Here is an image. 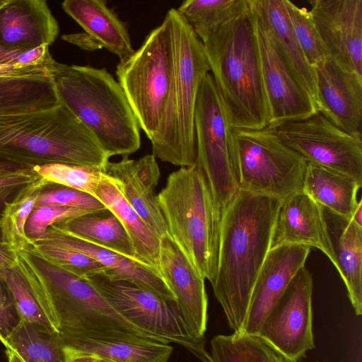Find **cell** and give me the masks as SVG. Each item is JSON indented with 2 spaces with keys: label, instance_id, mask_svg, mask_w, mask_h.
Returning <instances> with one entry per match:
<instances>
[{
  "label": "cell",
  "instance_id": "cell-36",
  "mask_svg": "<svg viewBox=\"0 0 362 362\" xmlns=\"http://www.w3.org/2000/svg\"><path fill=\"white\" fill-rule=\"evenodd\" d=\"M49 183L64 185L94 197L105 173L102 170L65 163H49L32 168Z\"/></svg>",
  "mask_w": 362,
  "mask_h": 362
},
{
  "label": "cell",
  "instance_id": "cell-46",
  "mask_svg": "<svg viewBox=\"0 0 362 362\" xmlns=\"http://www.w3.org/2000/svg\"><path fill=\"white\" fill-rule=\"evenodd\" d=\"M17 260L18 251L0 240V271L15 266Z\"/></svg>",
  "mask_w": 362,
  "mask_h": 362
},
{
  "label": "cell",
  "instance_id": "cell-14",
  "mask_svg": "<svg viewBox=\"0 0 362 362\" xmlns=\"http://www.w3.org/2000/svg\"><path fill=\"white\" fill-rule=\"evenodd\" d=\"M249 2L268 106L269 125L304 119L317 112L315 100L299 80L250 0Z\"/></svg>",
  "mask_w": 362,
  "mask_h": 362
},
{
  "label": "cell",
  "instance_id": "cell-48",
  "mask_svg": "<svg viewBox=\"0 0 362 362\" xmlns=\"http://www.w3.org/2000/svg\"><path fill=\"white\" fill-rule=\"evenodd\" d=\"M20 187H8L0 188V209L3 207L5 202L10 200L16 194Z\"/></svg>",
  "mask_w": 362,
  "mask_h": 362
},
{
  "label": "cell",
  "instance_id": "cell-20",
  "mask_svg": "<svg viewBox=\"0 0 362 362\" xmlns=\"http://www.w3.org/2000/svg\"><path fill=\"white\" fill-rule=\"evenodd\" d=\"M282 244L317 248L337 268L324 208L303 190L284 199L280 207L272 247Z\"/></svg>",
  "mask_w": 362,
  "mask_h": 362
},
{
  "label": "cell",
  "instance_id": "cell-49",
  "mask_svg": "<svg viewBox=\"0 0 362 362\" xmlns=\"http://www.w3.org/2000/svg\"><path fill=\"white\" fill-rule=\"evenodd\" d=\"M362 201L360 200L358 203V205L354 211L351 219L356 224L360 226H362Z\"/></svg>",
  "mask_w": 362,
  "mask_h": 362
},
{
  "label": "cell",
  "instance_id": "cell-42",
  "mask_svg": "<svg viewBox=\"0 0 362 362\" xmlns=\"http://www.w3.org/2000/svg\"><path fill=\"white\" fill-rule=\"evenodd\" d=\"M54 60L47 64H33L28 65L1 64L0 76L23 77L51 74Z\"/></svg>",
  "mask_w": 362,
  "mask_h": 362
},
{
  "label": "cell",
  "instance_id": "cell-32",
  "mask_svg": "<svg viewBox=\"0 0 362 362\" xmlns=\"http://www.w3.org/2000/svg\"><path fill=\"white\" fill-rule=\"evenodd\" d=\"M3 344L23 362H65L59 332L35 322L22 320Z\"/></svg>",
  "mask_w": 362,
  "mask_h": 362
},
{
  "label": "cell",
  "instance_id": "cell-34",
  "mask_svg": "<svg viewBox=\"0 0 362 362\" xmlns=\"http://www.w3.org/2000/svg\"><path fill=\"white\" fill-rule=\"evenodd\" d=\"M49 183L39 177L19 188L4 203L0 214L1 240L17 251L28 249L31 241L25 233V224L42 189Z\"/></svg>",
  "mask_w": 362,
  "mask_h": 362
},
{
  "label": "cell",
  "instance_id": "cell-39",
  "mask_svg": "<svg viewBox=\"0 0 362 362\" xmlns=\"http://www.w3.org/2000/svg\"><path fill=\"white\" fill-rule=\"evenodd\" d=\"M90 211L86 209L54 204L35 206L25 224V233L31 243L44 238L53 224Z\"/></svg>",
  "mask_w": 362,
  "mask_h": 362
},
{
  "label": "cell",
  "instance_id": "cell-7",
  "mask_svg": "<svg viewBox=\"0 0 362 362\" xmlns=\"http://www.w3.org/2000/svg\"><path fill=\"white\" fill-rule=\"evenodd\" d=\"M156 197L169 235L211 284L218 269L221 219L202 169L196 163L171 173Z\"/></svg>",
  "mask_w": 362,
  "mask_h": 362
},
{
  "label": "cell",
  "instance_id": "cell-8",
  "mask_svg": "<svg viewBox=\"0 0 362 362\" xmlns=\"http://www.w3.org/2000/svg\"><path fill=\"white\" fill-rule=\"evenodd\" d=\"M196 163L206 179L220 219L240 189L231 127L212 74L204 78L194 110Z\"/></svg>",
  "mask_w": 362,
  "mask_h": 362
},
{
  "label": "cell",
  "instance_id": "cell-35",
  "mask_svg": "<svg viewBox=\"0 0 362 362\" xmlns=\"http://www.w3.org/2000/svg\"><path fill=\"white\" fill-rule=\"evenodd\" d=\"M211 362H288L258 334L233 332L211 340Z\"/></svg>",
  "mask_w": 362,
  "mask_h": 362
},
{
  "label": "cell",
  "instance_id": "cell-18",
  "mask_svg": "<svg viewBox=\"0 0 362 362\" xmlns=\"http://www.w3.org/2000/svg\"><path fill=\"white\" fill-rule=\"evenodd\" d=\"M315 71L318 111L343 131L362 139V78L329 57Z\"/></svg>",
  "mask_w": 362,
  "mask_h": 362
},
{
  "label": "cell",
  "instance_id": "cell-5",
  "mask_svg": "<svg viewBox=\"0 0 362 362\" xmlns=\"http://www.w3.org/2000/svg\"><path fill=\"white\" fill-rule=\"evenodd\" d=\"M52 79L60 103L113 156H129L141 146L140 127L126 95L105 69L54 62Z\"/></svg>",
  "mask_w": 362,
  "mask_h": 362
},
{
  "label": "cell",
  "instance_id": "cell-13",
  "mask_svg": "<svg viewBox=\"0 0 362 362\" xmlns=\"http://www.w3.org/2000/svg\"><path fill=\"white\" fill-rule=\"evenodd\" d=\"M313 277L303 267L264 320L258 335L288 362H300L315 347Z\"/></svg>",
  "mask_w": 362,
  "mask_h": 362
},
{
  "label": "cell",
  "instance_id": "cell-27",
  "mask_svg": "<svg viewBox=\"0 0 362 362\" xmlns=\"http://www.w3.org/2000/svg\"><path fill=\"white\" fill-rule=\"evenodd\" d=\"M52 226L74 237L139 262L126 230L107 209L88 213Z\"/></svg>",
  "mask_w": 362,
  "mask_h": 362
},
{
  "label": "cell",
  "instance_id": "cell-25",
  "mask_svg": "<svg viewBox=\"0 0 362 362\" xmlns=\"http://www.w3.org/2000/svg\"><path fill=\"white\" fill-rule=\"evenodd\" d=\"M326 220L337 261V269L346 287L356 315L362 314V226L330 212ZM326 219V218H325Z\"/></svg>",
  "mask_w": 362,
  "mask_h": 362
},
{
  "label": "cell",
  "instance_id": "cell-11",
  "mask_svg": "<svg viewBox=\"0 0 362 362\" xmlns=\"http://www.w3.org/2000/svg\"><path fill=\"white\" fill-rule=\"evenodd\" d=\"M124 319L166 342L180 345L202 362H211L205 339L187 327L175 301L164 300L104 269L85 278Z\"/></svg>",
  "mask_w": 362,
  "mask_h": 362
},
{
  "label": "cell",
  "instance_id": "cell-51",
  "mask_svg": "<svg viewBox=\"0 0 362 362\" xmlns=\"http://www.w3.org/2000/svg\"><path fill=\"white\" fill-rule=\"evenodd\" d=\"M19 168H23L16 165L14 164L9 163L0 161V169L15 170V169H19Z\"/></svg>",
  "mask_w": 362,
  "mask_h": 362
},
{
  "label": "cell",
  "instance_id": "cell-21",
  "mask_svg": "<svg viewBox=\"0 0 362 362\" xmlns=\"http://www.w3.org/2000/svg\"><path fill=\"white\" fill-rule=\"evenodd\" d=\"M58 22L45 0H0V44L16 50L52 45Z\"/></svg>",
  "mask_w": 362,
  "mask_h": 362
},
{
  "label": "cell",
  "instance_id": "cell-24",
  "mask_svg": "<svg viewBox=\"0 0 362 362\" xmlns=\"http://www.w3.org/2000/svg\"><path fill=\"white\" fill-rule=\"evenodd\" d=\"M94 197L119 220L132 243L139 262L161 276L160 239L127 202L117 182L105 173Z\"/></svg>",
  "mask_w": 362,
  "mask_h": 362
},
{
  "label": "cell",
  "instance_id": "cell-47",
  "mask_svg": "<svg viewBox=\"0 0 362 362\" xmlns=\"http://www.w3.org/2000/svg\"><path fill=\"white\" fill-rule=\"evenodd\" d=\"M21 51L8 49L0 44V64H18V58Z\"/></svg>",
  "mask_w": 362,
  "mask_h": 362
},
{
  "label": "cell",
  "instance_id": "cell-2",
  "mask_svg": "<svg viewBox=\"0 0 362 362\" xmlns=\"http://www.w3.org/2000/svg\"><path fill=\"white\" fill-rule=\"evenodd\" d=\"M110 156L65 105L0 114V161L32 169L65 163L104 171Z\"/></svg>",
  "mask_w": 362,
  "mask_h": 362
},
{
  "label": "cell",
  "instance_id": "cell-9",
  "mask_svg": "<svg viewBox=\"0 0 362 362\" xmlns=\"http://www.w3.org/2000/svg\"><path fill=\"white\" fill-rule=\"evenodd\" d=\"M171 71V43L165 19L148 34L138 49L117 65L118 82L140 129L150 141L160 128L169 93Z\"/></svg>",
  "mask_w": 362,
  "mask_h": 362
},
{
  "label": "cell",
  "instance_id": "cell-3",
  "mask_svg": "<svg viewBox=\"0 0 362 362\" xmlns=\"http://www.w3.org/2000/svg\"><path fill=\"white\" fill-rule=\"evenodd\" d=\"M230 127L258 129L269 125L254 21L248 9L202 42Z\"/></svg>",
  "mask_w": 362,
  "mask_h": 362
},
{
  "label": "cell",
  "instance_id": "cell-37",
  "mask_svg": "<svg viewBox=\"0 0 362 362\" xmlns=\"http://www.w3.org/2000/svg\"><path fill=\"white\" fill-rule=\"evenodd\" d=\"M291 28L298 43L310 66L327 59L328 54L320 40L309 11L289 0H283Z\"/></svg>",
  "mask_w": 362,
  "mask_h": 362
},
{
  "label": "cell",
  "instance_id": "cell-22",
  "mask_svg": "<svg viewBox=\"0 0 362 362\" xmlns=\"http://www.w3.org/2000/svg\"><path fill=\"white\" fill-rule=\"evenodd\" d=\"M42 240L87 255L101 264L112 276L130 281L164 300L176 302L163 277L136 261L74 237L52 226L47 228Z\"/></svg>",
  "mask_w": 362,
  "mask_h": 362
},
{
  "label": "cell",
  "instance_id": "cell-6",
  "mask_svg": "<svg viewBox=\"0 0 362 362\" xmlns=\"http://www.w3.org/2000/svg\"><path fill=\"white\" fill-rule=\"evenodd\" d=\"M18 253L46 294L57 317L62 341L71 338L145 339L168 343L124 319L85 278L58 267L29 248Z\"/></svg>",
  "mask_w": 362,
  "mask_h": 362
},
{
  "label": "cell",
  "instance_id": "cell-26",
  "mask_svg": "<svg viewBox=\"0 0 362 362\" xmlns=\"http://www.w3.org/2000/svg\"><path fill=\"white\" fill-rule=\"evenodd\" d=\"M250 2L317 104L315 71L307 62L298 43L283 0H250Z\"/></svg>",
  "mask_w": 362,
  "mask_h": 362
},
{
  "label": "cell",
  "instance_id": "cell-15",
  "mask_svg": "<svg viewBox=\"0 0 362 362\" xmlns=\"http://www.w3.org/2000/svg\"><path fill=\"white\" fill-rule=\"evenodd\" d=\"M309 11L328 54L362 78V0H310Z\"/></svg>",
  "mask_w": 362,
  "mask_h": 362
},
{
  "label": "cell",
  "instance_id": "cell-43",
  "mask_svg": "<svg viewBox=\"0 0 362 362\" xmlns=\"http://www.w3.org/2000/svg\"><path fill=\"white\" fill-rule=\"evenodd\" d=\"M40 177L30 168L0 169V188L21 187Z\"/></svg>",
  "mask_w": 362,
  "mask_h": 362
},
{
  "label": "cell",
  "instance_id": "cell-41",
  "mask_svg": "<svg viewBox=\"0 0 362 362\" xmlns=\"http://www.w3.org/2000/svg\"><path fill=\"white\" fill-rule=\"evenodd\" d=\"M21 321L22 318L13 296L0 276V341L2 343Z\"/></svg>",
  "mask_w": 362,
  "mask_h": 362
},
{
  "label": "cell",
  "instance_id": "cell-44",
  "mask_svg": "<svg viewBox=\"0 0 362 362\" xmlns=\"http://www.w3.org/2000/svg\"><path fill=\"white\" fill-rule=\"evenodd\" d=\"M65 362H115L100 355L63 346Z\"/></svg>",
  "mask_w": 362,
  "mask_h": 362
},
{
  "label": "cell",
  "instance_id": "cell-30",
  "mask_svg": "<svg viewBox=\"0 0 362 362\" xmlns=\"http://www.w3.org/2000/svg\"><path fill=\"white\" fill-rule=\"evenodd\" d=\"M60 103L52 74L0 76V114L42 110Z\"/></svg>",
  "mask_w": 362,
  "mask_h": 362
},
{
  "label": "cell",
  "instance_id": "cell-1",
  "mask_svg": "<svg viewBox=\"0 0 362 362\" xmlns=\"http://www.w3.org/2000/svg\"><path fill=\"white\" fill-rule=\"evenodd\" d=\"M282 202L240 188L222 215L218 269L211 286L233 332L243 331Z\"/></svg>",
  "mask_w": 362,
  "mask_h": 362
},
{
  "label": "cell",
  "instance_id": "cell-38",
  "mask_svg": "<svg viewBox=\"0 0 362 362\" xmlns=\"http://www.w3.org/2000/svg\"><path fill=\"white\" fill-rule=\"evenodd\" d=\"M29 249L49 262L81 278H86L93 272L105 269L87 255L42 239L32 242Z\"/></svg>",
  "mask_w": 362,
  "mask_h": 362
},
{
  "label": "cell",
  "instance_id": "cell-45",
  "mask_svg": "<svg viewBox=\"0 0 362 362\" xmlns=\"http://www.w3.org/2000/svg\"><path fill=\"white\" fill-rule=\"evenodd\" d=\"M62 38L63 40L87 51H94L103 48L95 40L86 33L63 35Z\"/></svg>",
  "mask_w": 362,
  "mask_h": 362
},
{
  "label": "cell",
  "instance_id": "cell-10",
  "mask_svg": "<svg viewBox=\"0 0 362 362\" xmlns=\"http://www.w3.org/2000/svg\"><path fill=\"white\" fill-rule=\"evenodd\" d=\"M231 139L240 189L281 200L303 190L308 163L284 144L271 126L231 128Z\"/></svg>",
  "mask_w": 362,
  "mask_h": 362
},
{
  "label": "cell",
  "instance_id": "cell-33",
  "mask_svg": "<svg viewBox=\"0 0 362 362\" xmlns=\"http://www.w3.org/2000/svg\"><path fill=\"white\" fill-rule=\"evenodd\" d=\"M248 8L249 0H187L177 11L204 42Z\"/></svg>",
  "mask_w": 362,
  "mask_h": 362
},
{
  "label": "cell",
  "instance_id": "cell-17",
  "mask_svg": "<svg viewBox=\"0 0 362 362\" xmlns=\"http://www.w3.org/2000/svg\"><path fill=\"white\" fill-rule=\"evenodd\" d=\"M310 247L282 244L271 247L255 283L243 331L258 334L274 304L305 266Z\"/></svg>",
  "mask_w": 362,
  "mask_h": 362
},
{
  "label": "cell",
  "instance_id": "cell-50",
  "mask_svg": "<svg viewBox=\"0 0 362 362\" xmlns=\"http://www.w3.org/2000/svg\"><path fill=\"white\" fill-rule=\"evenodd\" d=\"M6 353L8 358V362H23L13 351L6 349Z\"/></svg>",
  "mask_w": 362,
  "mask_h": 362
},
{
  "label": "cell",
  "instance_id": "cell-23",
  "mask_svg": "<svg viewBox=\"0 0 362 362\" xmlns=\"http://www.w3.org/2000/svg\"><path fill=\"white\" fill-rule=\"evenodd\" d=\"M62 7L103 48L120 60L131 56L134 49L125 24L103 0H66Z\"/></svg>",
  "mask_w": 362,
  "mask_h": 362
},
{
  "label": "cell",
  "instance_id": "cell-31",
  "mask_svg": "<svg viewBox=\"0 0 362 362\" xmlns=\"http://www.w3.org/2000/svg\"><path fill=\"white\" fill-rule=\"evenodd\" d=\"M62 343L64 347L93 353L115 362H169L173 350L168 343L145 339L71 338Z\"/></svg>",
  "mask_w": 362,
  "mask_h": 362
},
{
  "label": "cell",
  "instance_id": "cell-12",
  "mask_svg": "<svg viewBox=\"0 0 362 362\" xmlns=\"http://www.w3.org/2000/svg\"><path fill=\"white\" fill-rule=\"evenodd\" d=\"M271 127L281 141L308 163L346 175L362 184V139L343 131L321 112Z\"/></svg>",
  "mask_w": 362,
  "mask_h": 362
},
{
  "label": "cell",
  "instance_id": "cell-29",
  "mask_svg": "<svg viewBox=\"0 0 362 362\" xmlns=\"http://www.w3.org/2000/svg\"><path fill=\"white\" fill-rule=\"evenodd\" d=\"M0 276L11 291L22 320L59 332L57 317L42 287L18 255L16 264L0 271Z\"/></svg>",
  "mask_w": 362,
  "mask_h": 362
},
{
  "label": "cell",
  "instance_id": "cell-4",
  "mask_svg": "<svg viewBox=\"0 0 362 362\" xmlns=\"http://www.w3.org/2000/svg\"><path fill=\"white\" fill-rule=\"evenodd\" d=\"M164 19L170 38L172 71L160 128L151 141L152 155L163 162L186 167L197 160L195 104L210 66L202 42L177 9L168 10Z\"/></svg>",
  "mask_w": 362,
  "mask_h": 362
},
{
  "label": "cell",
  "instance_id": "cell-19",
  "mask_svg": "<svg viewBox=\"0 0 362 362\" xmlns=\"http://www.w3.org/2000/svg\"><path fill=\"white\" fill-rule=\"evenodd\" d=\"M104 173L117 183L123 196L159 239L168 234L154 191L160 170L156 158L146 154L140 158L122 156L117 162H108Z\"/></svg>",
  "mask_w": 362,
  "mask_h": 362
},
{
  "label": "cell",
  "instance_id": "cell-16",
  "mask_svg": "<svg viewBox=\"0 0 362 362\" xmlns=\"http://www.w3.org/2000/svg\"><path fill=\"white\" fill-rule=\"evenodd\" d=\"M160 272L192 334L205 339L208 297L204 279L168 234L160 239Z\"/></svg>",
  "mask_w": 362,
  "mask_h": 362
},
{
  "label": "cell",
  "instance_id": "cell-40",
  "mask_svg": "<svg viewBox=\"0 0 362 362\" xmlns=\"http://www.w3.org/2000/svg\"><path fill=\"white\" fill-rule=\"evenodd\" d=\"M59 205L86 209L90 211L107 209L95 197L64 185H47L40 194L35 206Z\"/></svg>",
  "mask_w": 362,
  "mask_h": 362
},
{
  "label": "cell",
  "instance_id": "cell-28",
  "mask_svg": "<svg viewBox=\"0 0 362 362\" xmlns=\"http://www.w3.org/2000/svg\"><path fill=\"white\" fill-rule=\"evenodd\" d=\"M361 185L346 175L308 163L303 190L332 214L350 221Z\"/></svg>",
  "mask_w": 362,
  "mask_h": 362
}]
</instances>
